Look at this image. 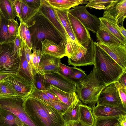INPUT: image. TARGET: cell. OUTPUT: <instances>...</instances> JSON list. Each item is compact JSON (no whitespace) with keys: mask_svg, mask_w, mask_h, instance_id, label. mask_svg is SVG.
Wrapping results in <instances>:
<instances>
[{"mask_svg":"<svg viewBox=\"0 0 126 126\" xmlns=\"http://www.w3.org/2000/svg\"><path fill=\"white\" fill-rule=\"evenodd\" d=\"M120 123L121 126H126V115L120 116Z\"/></svg>","mask_w":126,"mask_h":126,"instance_id":"db71d44e","label":"cell"},{"mask_svg":"<svg viewBox=\"0 0 126 126\" xmlns=\"http://www.w3.org/2000/svg\"><path fill=\"white\" fill-rule=\"evenodd\" d=\"M13 75L11 74L0 73V81L5 79Z\"/></svg>","mask_w":126,"mask_h":126,"instance_id":"f5cc1de1","label":"cell"},{"mask_svg":"<svg viewBox=\"0 0 126 126\" xmlns=\"http://www.w3.org/2000/svg\"><path fill=\"white\" fill-rule=\"evenodd\" d=\"M41 43L43 54L61 59L66 56V41L62 40L57 44L51 40L45 39L42 41Z\"/></svg>","mask_w":126,"mask_h":126,"instance_id":"5bb4252c","label":"cell"},{"mask_svg":"<svg viewBox=\"0 0 126 126\" xmlns=\"http://www.w3.org/2000/svg\"><path fill=\"white\" fill-rule=\"evenodd\" d=\"M33 52L32 53V61L34 67L36 72H38L37 66V58L36 54L37 49L35 48L32 49Z\"/></svg>","mask_w":126,"mask_h":126,"instance_id":"bcb514c9","label":"cell"},{"mask_svg":"<svg viewBox=\"0 0 126 126\" xmlns=\"http://www.w3.org/2000/svg\"><path fill=\"white\" fill-rule=\"evenodd\" d=\"M114 83L118 89L123 106L126 109V88L122 86L117 82Z\"/></svg>","mask_w":126,"mask_h":126,"instance_id":"60d3db41","label":"cell"},{"mask_svg":"<svg viewBox=\"0 0 126 126\" xmlns=\"http://www.w3.org/2000/svg\"><path fill=\"white\" fill-rule=\"evenodd\" d=\"M67 15L77 41L82 46L87 48L92 40L88 30L68 11Z\"/></svg>","mask_w":126,"mask_h":126,"instance_id":"30bf717a","label":"cell"},{"mask_svg":"<svg viewBox=\"0 0 126 126\" xmlns=\"http://www.w3.org/2000/svg\"><path fill=\"white\" fill-rule=\"evenodd\" d=\"M49 86L48 89L55 94L61 101L69 106L77 104L80 101L76 92H66L52 85L49 84Z\"/></svg>","mask_w":126,"mask_h":126,"instance_id":"ffe728a7","label":"cell"},{"mask_svg":"<svg viewBox=\"0 0 126 126\" xmlns=\"http://www.w3.org/2000/svg\"><path fill=\"white\" fill-rule=\"evenodd\" d=\"M68 126H94V125L89 126L79 121H70L67 122L65 124Z\"/></svg>","mask_w":126,"mask_h":126,"instance_id":"c3c4849f","label":"cell"},{"mask_svg":"<svg viewBox=\"0 0 126 126\" xmlns=\"http://www.w3.org/2000/svg\"><path fill=\"white\" fill-rule=\"evenodd\" d=\"M97 103L100 105L113 106L122 105L114 83L107 85L99 95Z\"/></svg>","mask_w":126,"mask_h":126,"instance_id":"8fae6325","label":"cell"},{"mask_svg":"<svg viewBox=\"0 0 126 126\" xmlns=\"http://www.w3.org/2000/svg\"><path fill=\"white\" fill-rule=\"evenodd\" d=\"M23 46L26 57L32 73L33 77L37 73L33 66L32 61V53L31 50L23 41Z\"/></svg>","mask_w":126,"mask_h":126,"instance_id":"ab89813d","label":"cell"},{"mask_svg":"<svg viewBox=\"0 0 126 126\" xmlns=\"http://www.w3.org/2000/svg\"><path fill=\"white\" fill-rule=\"evenodd\" d=\"M39 13L45 17L58 32L63 40L70 38L60 21L55 9L47 0H41Z\"/></svg>","mask_w":126,"mask_h":126,"instance_id":"52a82bcc","label":"cell"},{"mask_svg":"<svg viewBox=\"0 0 126 126\" xmlns=\"http://www.w3.org/2000/svg\"><path fill=\"white\" fill-rule=\"evenodd\" d=\"M68 12L77 18L88 30L96 33L101 25L99 18L90 13L84 6H77Z\"/></svg>","mask_w":126,"mask_h":126,"instance_id":"8992f818","label":"cell"},{"mask_svg":"<svg viewBox=\"0 0 126 126\" xmlns=\"http://www.w3.org/2000/svg\"><path fill=\"white\" fill-rule=\"evenodd\" d=\"M55 9L60 21L69 38L73 41H77L68 16V10H60Z\"/></svg>","mask_w":126,"mask_h":126,"instance_id":"d4e9b609","label":"cell"},{"mask_svg":"<svg viewBox=\"0 0 126 126\" xmlns=\"http://www.w3.org/2000/svg\"><path fill=\"white\" fill-rule=\"evenodd\" d=\"M1 115L0 112V118H1Z\"/></svg>","mask_w":126,"mask_h":126,"instance_id":"6f0895ef","label":"cell"},{"mask_svg":"<svg viewBox=\"0 0 126 126\" xmlns=\"http://www.w3.org/2000/svg\"><path fill=\"white\" fill-rule=\"evenodd\" d=\"M43 75L48 86L51 84L66 92L76 93V84L59 72L46 73Z\"/></svg>","mask_w":126,"mask_h":126,"instance_id":"ba28073f","label":"cell"},{"mask_svg":"<svg viewBox=\"0 0 126 126\" xmlns=\"http://www.w3.org/2000/svg\"><path fill=\"white\" fill-rule=\"evenodd\" d=\"M33 79L34 85L37 89L43 91L48 89L49 86L45 80L44 76L39 72L34 75Z\"/></svg>","mask_w":126,"mask_h":126,"instance_id":"e575fe53","label":"cell"},{"mask_svg":"<svg viewBox=\"0 0 126 126\" xmlns=\"http://www.w3.org/2000/svg\"><path fill=\"white\" fill-rule=\"evenodd\" d=\"M95 42L122 68L126 70V45L116 46L101 42Z\"/></svg>","mask_w":126,"mask_h":126,"instance_id":"7c38bea8","label":"cell"},{"mask_svg":"<svg viewBox=\"0 0 126 126\" xmlns=\"http://www.w3.org/2000/svg\"><path fill=\"white\" fill-rule=\"evenodd\" d=\"M59 72L63 76L68 78L73 72L72 67H70L61 62L59 65Z\"/></svg>","mask_w":126,"mask_h":126,"instance_id":"b9f144b4","label":"cell"},{"mask_svg":"<svg viewBox=\"0 0 126 126\" xmlns=\"http://www.w3.org/2000/svg\"><path fill=\"white\" fill-rule=\"evenodd\" d=\"M14 44L15 50L20 54L22 44V40L18 35L13 40Z\"/></svg>","mask_w":126,"mask_h":126,"instance_id":"ee69618b","label":"cell"},{"mask_svg":"<svg viewBox=\"0 0 126 126\" xmlns=\"http://www.w3.org/2000/svg\"><path fill=\"white\" fill-rule=\"evenodd\" d=\"M94 66L98 75L107 85L117 82L126 72L124 69L94 42Z\"/></svg>","mask_w":126,"mask_h":126,"instance_id":"7a4b0ae2","label":"cell"},{"mask_svg":"<svg viewBox=\"0 0 126 126\" xmlns=\"http://www.w3.org/2000/svg\"><path fill=\"white\" fill-rule=\"evenodd\" d=\"M14 0H0V14L7 20L15 19L17 14Z\"/></svg>","mask_w":126,"mask_h":126,"instance_id":"cb8c5ba5","label":"cell"},{"mask_svg":"<svg viewBox=\"0 0 126 126\" xmlns=\"http://www.w3.org/2000/svg\"><path fill=\"white\" fill-rule=\"evenodd\" d=\"M117 126H121V125L120 124H119V125H117Z\"/></svg>","mask_w":126,"mask_h":126,"instance_id":"9f6ffc18","label":"cell"},{"mask_svg":"<svg viewBox=\"0 0 126 126\" xmlns=\"http://www.w3.org/2000/svg\"><path fill=\"white\" fill-rule=\"evenodd\" d=\"M19 25L15 19L8 20L7 27L9 34L16 37L18 35Z\"/></svg>","mask_w":126,"mask_h":126,"instance_id":"f35d334b","label":"cell"},{"mask_svg":"<svg viewBox=\"0 0 126 126\" xmlns=\"http://www.w3.org/2000/svg\"><path fill=\"white\" fill-rule=\"evenodd\" d=\"M72 68L73 73L68 79L77 84L82 81L87 75L85 72L81 69L76 66H74Z\"/></svg>","mask_w":126,"mask_h":126,"instance_id":"d590c367","label":"cell"},{"mask_svg":"<svg viewBox=\"0 0 126 126\" xmlns=\"http://www.w3.org/2000/svg\"><path fill=\"white\" fill-rule=\"evenodd\" d=\"M5 80L12 85L17 96L23 99L30 95L34 86L33 83L25 80L17 74Z\"/></svg>","mask_w":126,"mask_h":126,"instance_id":"4fadbf2b","label":"cell"},{"mask_svg":"<svg viewBox=\"0 0 126 126\" xmlns=\"http://www.w3.org/2000/svg\"><path fill=\"white\" fill-rule=\"evenodd\" d=\"M36 54L37 58V66L38 69V67L39 63L42 56L43 54V53L42 52V50H41V49L39 48L38 50H37Z\"/></svg>","mask_w":126,"mask_h":126,"instance_id":"f907efd6","label":"cell"},{"mask_svg":"<svg viewBox=\"0 0 126 126\" xmlns=\"http://www.w3.org/2000/svg\"><path fill=\"white\" fill-rule=\"evenodd\" d=\"M54 9L60 10H69L79 5L87 3L88 0H47Z\"/></svg>","mask_w":126,"mask_h":126,"instance_id":"7402d4cb","label":"cell"},{"mask_svg":"<svg viewBox=\"0 0 126 126\" xmlns=\"http://www.w3.org/2000/svg\"><path fill=\"white\" fill-rule=\"evenodd\" d=\"M24 109L37 126H64L62 114L42 100L29 96L23 103Z\"/></svg>","mask_w":126,"mask_h":126,"instance_id":"6da1fadb","label":"cell"},{"mask_svg":"<svg viewBox=\"0 0 126 126\" xmlns=\"http://www.w3.org/2000/svg\"><path fill=\"white\" fill-rule=\"evenodd\" d=\"M121 116L99 117L94 118V126H117L120 123Z\"/></svg>","mask_w":126,"mask_h":126,"instance_id":"f546056e","label":"cell"},{"mask_svg":"<svg viewBox=\"0 0 126 126\" xmlns=\"http://www.w3.org/2000/svg\"><path fill=\"white\" fill-rule=\"evenodd\" d=\"M115 20L117 24L123 26L126 17V0H116L111 3L105 10Z\"/></svg>","mask_w":126,"mask_h":126,"instance_id":"2e32d148","label":"cell"},{"mask_svg":"<svg viewBox=\"0 0 126 126\" xmlns=\"http://www.w3.org/2000/svg\"><path fill=\"white\" fill-rule=\"evenodd\" d=\"M8 21L0 14V44L12 41L16 37L11 36L9 33Z\"/></svg>","mask_w":126,"mask_h":126,"instance_id":"83f0119b","label":"cell"},{"mask_svg":"<svg viewBox=\"0 0 126 126\" xmlns=\"http://www.w3.org/2000/svg\"><path fill=\"white\" fill-rule=\"evenodd\" d=\"M30 96L43 101H53L44 92L37 89L34 85L33 89Z\"/></svg>","mask_w":126,"mask_h":126,"instance_id":"74e56055","label":"cell"},{"mask_svg":"<svg viewBox=\"0 0 126 126\" xmlns=\"http://www.w3.org/2000/svg\"><path fill=\"white\" fill-rule=\"evenodd\" d=\"M21 126H27L25 124L23 123L22 125Z\"/></svg>","mask_w":126,"mask_h":126,"instance_id":"11a10c76","label":"cell"},{"mask_svg":"<svg viewBox=\"0 0 126 126\" xmlns=\"http://www.w3.org/2000/svg\"><path fill=\"white\" fill-rule=\"evenodd\" d=\"M0 126H21L23 123L10 111L0 108Z\"/></svg>","mask_w":126,"mask_h":126,"instance_id":"603a6c76","label":"cell"},{"mask_svg":"<svg viewBox=\"0 0 126 126\" xmlns=\"http://www.w3.org/2000/svg\"><path fill=\"white\" fill-rule=\"evenodd\" d=\"M0 97L17 95L12 85L5 79L0 81Z\"/></svg>","mask_w":126,"mask_h":126,"instance_id":"836d02e7","label":"cell"},{"mask_svg":"<svg viewBox=\"0 0 126 126\" xmlns=\"http://www.w3.org/2000/svg\"><path fill=\"white\" fill-rule=\"evenodd\" d=\"M43 91L53 100L56 101H61L55 94L51 92L48 89Z\"/></svg>","mask_w":126,"mask_h":126,"instance_id":"7dc6e473","label":"cell"},{"mask_svg":"<svg viewBox=\"0 0 126 126\" xmlns=\"http://www.w3.org/2000/svg\"><path fill=\"white\" fill-rule=\"evenodd\" d=\"M98 42L116 46L125 45L118 39L104 26L101 24L96 33Z\"/></svg>","mask_w":126,"mask_h":126,"instance_id":"44dd1931","label":"cell"},{"mask_svg":"<svg viewBox=\"0 0 126 126\" xmlns=\"http://www.w3.org/2000/svg\"><path fill=\"white\" fill-rule=\"evenodd\" d=\"M13 3L17 14V16L18 17V19H20L21 13L20 0H14Z\"/></svg>","mask_w":126,"mask_h":126,"instance_id":"f6af8a7d","label":"cell"},{"mask_svg":"<svg viewBox=\"0 0 126 126\" xmlns=\"http://www.w3.org/2000/svg\"><path fill=\"white\" fill-rule=\"evenodd\" d=\"M23 43V40L20 57L19 67L17 74L25 80L33 83L32 71L26 57Z\"/></svg>","mask_w":126,"mask_h":126,"instance_id":"d6986e66","label":"cell"},{"mask_svg":"<svg viewBox=\"0 0 126 126\" xmlns=\"http://www.w3.org/2000/svg\"><path fill=\"white\" fill-rule=\"evenodd\" d=\"M94 42L92 40L87 48L82 46L76 55L68 58V64L76 67L94 65Z\"/></svg>","mask_w":126,"mask_h":126,"instance_id":"9c48e42d","label":"cell"},{"mask_svg":"<svg viewBox=\"0 0 126 126\" xmlns=\"http://www.w3.org/2000/svg\"><path fill=\"white\" fill-rule=\"evenodd\" d=\"M79 121L82 123L89 126L94 125V118L92 112V108L86 105L79 103Z\"/></svg>","mask_w":126,"mask_h":126,"instance_id":"484cf974","label":"cell"},{"mask_svg":"<svg viewBox=\"0 0 126 126\" xmlns=\"http://www.w3.org/2000/svg\"><path fill=\"white\" fill-rule=\"evenodd\" d=\"M20 54L15 51L13 40L0 44V73L17 74L19 67Z\"/></svg>","mask_w":126,"mask_h":126,"instance_id":"5b68a950","label":"cell"},{"mask_svg":"<svg viewBox=\"0 0 126 126\" xmlns=\"http://www.w3.org/2000/svg\"><path fill=\"white\" fill-rule=\"evenodd\" d=\"M42 101L52 107L62 114L65 112L69 107L61 101Z\"/></svg>","mask_w":126,"mask_h":126,"instance_id":"8d00e7d4","label":"cell"},{"mask_svg":"<svg viewBox=\"0 0 126 126\" xmlns=\"http://www.w3.org/2000/svg\"><path fill=\"white\" fill-rule=\"evenodd\" d=\"M92 112L94 118L126 115V109L122 105L119 106H113L97 104L92 108Z\"/></svg>","mask_w":126,"mask_h":126,"instance_id":"9a60e30c","label":"cell"},{"mask_svg":"<svg viewBox=\"0 0 126 126\" xmlns=\"http://www.w3.org/2000/svg\"><path fill=\"white\" fill-rule=\"evenodd\" d=\"M99 18L101 25L123 43L126 45V38L119 31L116 21L108 12L105 10L103 16Z\"/></svg>","mask_w":126,"mask_h":126,"instance_id":"ac0fdd59","label":"cell"},{"mask_svg":"<svg viewBox=\"0 0 126 126\" xmlns=\"http://www.w3.org/2000/svg\"><path fill=\"white\" fill-rule=\"evenodd\" d=\"M117 82L122 86L126 88V72L120 77Z\"/></svg>","mask_w":126,"mask_h":126,"instance_id":"681fc988","label":"cell"},{"mask_svg":"<svg viewBox=\"0 0 126 126\" xmlns=\"http://www.w3.org/2000/svg\"><path fill=\"white\" fill-rule=\"evenodd\" d=\"M61 59L43 54L38 67L39 72L44 74L59 72V65Z\"/></svg>","mask_w":126,"mask_h":126,"instance_id":"e0dca14e","label":"cell"},{"mask_svg":"<svg viewBox=\"0 0 126 126\" xmlns=\"http://www.w3.org/2000/svg\"><path fill=\"white\" fill-rule=\"evenodd\" d=\"M117 28L121 33L126 38V30L123 26L117 24Z\"/></svg>","mask_w":126,"mask_h":126,"instance_id":"816d5d0a","label":"cell"},{"mask_svg":"<svg viewBox=\"0 0 126 126\" xmlns=\"http://www.w3.org/2000/svg\"><path fill=\"white\" fill-rule=\"evenodd\" d=\"M27 4L31 8L39 10L41 0H24Z\"/></svg>","mask_w":126,"mask_h":126,"instance_id":"7bdbcfd3","label":"cell"},{"mask_svg":"<svg viewBox=\"0 0 126 126\" xmlns=\"http://www.w3.org/2000/svg\"><path fill=\"white\" fill-rule=\"evenodd\" d=\"M116 0H88V2L85 6L87 7L90 8H94L101 10L104 9L108 6L111 3Z\"/></svg>","mask_w":126,"mask_h":126,"instance_id":"d6a6232c","label":"cell"},{"mask_svg":"<svg viewBox=\"0 0 126 126\" xmlns=\"http://www.w3.org/2000/svg\"><path fill=\"white\" fill-rule=\"evenodd\" d=\"M18 35L26 44L29 48L32 50L31 36L27 24L20 23L19 26Z\"/></svg>","mask_w":126,"mask_h":126,"instance_id":"4dcf8cb0","label":"cell"},{"mask_svg":"<svg viewBox=\"0 0 126 126\" xmlns=\"http://www.w3.org/2000/svg\"><path fill=\"white\" fill-rule=\"evenodd\" d=\"M107 85L98 75L94 66L90 74L76 84V93L82 104L93 106L97 102L100 93Z\"/></svg>","mask_w":126,"mask_h":126,"instance_id":"277c9868","label":"cell"},{"mask_svg":"<svg viewBox=\"0 0 126 126\" xmlns=\"http://www.w3.org/2000/svg\"><path fill=\"white\" fill-rule=\"evenodd\" d=\"M79 102L77 104L70 106L65 112L62 114L65 123L70 121H79Z\"/></svg>","mask_w":126,"mask_h":126,"instance_id":"f1b7e54d","label":"cell"},{"mask_svg":"<svg viewBox=\"0 0 126 126\" xmlns=\"http://www.w3.org/2000/svg\"><path fill=\"white\" fill-rule=\"evenodd\" d=\"M26 24L30 32L33 48L41 49V42L45 39L57 44L63 40L47 19L39 12Z\"/></svg>","mask_w":126,"mask_h":126,"instance_id":"3957f363","label":"cell"},{"mask_svg":"<svg viewBox=\"0 0 126 126\" xmlns=\"http://www.w3.org/2000/svg\"><path fill=\"white\" fill-rule=\"evenodd\" d=\"M21 17L18 19L20 23H27L37 13L39 10L33 9L28 6L24 0H20Z\"/></svg>","mask_w":126,"mask_h":126,"instance_id":"4316f807","label":"cell"},{"mask_svg":"<svg viewBox=\"0 0 126 126\" xmlns=\"http://www.w3.org/2000/svg\"></svg>","mask_w":126,"mask_h":126,"instance_id":"91938a15","label":"cell"},{"mask_svg":"<svg viewBox=\"0 0 126 126\" xmlns=\"http://www.w3.org/2000/svg\"><path fill=\"white\" fill-rule=\"evenodd\" d=\"M64 126H68L66 124H65V125Z\"/></svg>","mask_w":126,"mask_h":126,"instance_id":"680465c9","label":"cell"},{"mask_svg":"<svg viewBox=\"0 0 126 126\" xmlns=\"http://www.w3.org/2000/svg\"><path fill=\"white\" fill-rule=\"evenodd\" d=\"M82 46L78 42L73 41L70 38L66 40V56L68 58L76 55Z\"/></svg>","mask_w":126,"mask_h":126,"instance_id":"1f68e13d","label":"cell"}]
</instances>
